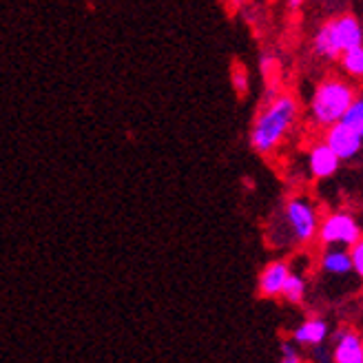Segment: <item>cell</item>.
I'll use <instances>...</instances> for the list:
<instances>
[{"label":"cell","mask_w":363,"mask_h":363,"mask_svg":"<svg viewBox=\"0 0 363 363\" xmlns=\"http://www.w3.org/2000/svg\"><path fill=\"white\" fill-rule=\"evenodd\" d=\"M230 80H233V86H235V91H238L240 96H244L246 91H248V74H246V69H244V67L235 65Z\"/></svg>","instance_id":"ac0fdd59"},{"label":"cell","mask_w":363,"mask_h":363,"mask_svg":"<svg viewBox=\"0 0 363 363\" xmlns=\"http://www.w3.org/2000/svg\"><path fill=\"white\" fill-rule=\"evenodd\" d=\"M306 279L299 272H288V277L281 288V297H286L290 303H301L306 297Z\"/></svg>","instance_id":"4fadbf2b"},{"label":"cell","mask_w":363,"mask_h":363,"mask_svg":"<svg viewBox=\"0 0 363 363\" xmlns=\"http://www.w3.org/2000/svg\"><path fill=\"white\" fill-rule=\"evenodd\" d=\"M321 270L325 275H335V277H346L352 272V259H350V250L343 246H325L321 252Z\"/></svg>","instance_id":"8fae6325"},{"label":"cell","mask_w":363,"mask_h":363,"mask_svg":"<svg viewBox=\"0 0 363 363\" xmlns=\"http://www.w3.org/2000/svg\"><path fill=\"white\" fill-rule=\"evenodd\" d=\"M335 348L333 361L335 363H363V339L352 330H339L335 333Z\"/></svg>","instance_id":"52a82bcc"},{"label":"cell","mask_w":363,"mask_h":363,"mask_svg":"<svg viewBox=\"0 0 363 363\" xmlns=\"http://www.w3.org/2000/svg\"><path fill=\"white\" fill-rule=\"evenodd\" d=\"M339 164H341L339 155L323 140L313 144L311 153H308V169H311L313 177H317V179L333 177L339 171Z\"/></svg>","instance_id":"8992f818"},{"label":"cell","mask_w":363,"mask_h":363,"mask_svg":"<svg viewBox=\"0 0 363 363\" xmlns=\"http://www.w3.org/2000/svg\"><path fill=\"white\" fill-rule=\"evenodd\" d=\"M323 142L339 155L341 162L346 160H354L361 149H363V138L359 133H354L352 129H348L346 124L335 122L330 126H325L323 131Z\"/></svg>","instance_id":"5b68a950"},{"label":"cell","mask_w":363,"mask_h":363,"mask_svg":"<svg viewBox=\"0 0 363 363\" xmlns=\"http://www.w3.org/2000/svg\"><path fill=\"white\" fill-rule=\"evenodd\" d=\"M341 67L350 78H363V45L346 49L341 53Z\"/></svg>","instance_id":"5bb4252c"},{"label":"cell","mask_w":363,"mask_h":363,"mask_svg":"<svg viewBox=\"0 0 363 363\" xmlns=\"http://www.w3.org/2000/svg\"><path fill=\"white\" fill-rule=\"evenodd\" d=\"M288 264L286 262H270L259 275V295L262 297H279L281 295V288H284V281L288 277Z\"/></svg>","instance_id":"30bf717a"},{"label":"cell","mask_w":363,"mask_h":363,"mask_svg":"<svg viewBox=\"0 0 363 363\" xmlns=\"http://www.w3.org/2000/svg\"><path fill=\"white\" fill-rule=\"evenodd\" d=\"M317 238L323 246H343L350 248L363 238V228L357 217L348 211H337L319 220Z\"/></svg>","instance_id":"277c9868"},{"label":"cell","mask_w":363,"mask_h":363,"mask_svg":"<svg viewBox=\"0 0 363 363\" xmlns=\"http://www.w3.org/2000/svg\"><path fill=\"white\" fill-rule=\"evenodd\" d=\"M357 98V91L350 82L341 78H328L323 80L313 94L311 100V116L313 122L319 126H330L341 120V116L346 113V108L350 102Z\"/></svg>","instance_id":"7a4b0ae2"},{"label":"cell","mask_w":363,"mask_h":363,"mask_svg":"<svg viewBox=\"0 0 363 363\" xmlns=\"http://www.w3.org/2000/svg\"><path fill=\"white\" fill-rule=\"evenodd\" d=\"M281 220L286 226V235L293 244H311L317 238L319 230V213L315 204L306 197H293L286 202L281 213Z\"/></svg>","instance_id":"3957f363"},{"label":"cell","mask_w":363,"mask_h":363,"mask_svg":"<svg viewBox=\"0 0 363 363\" xmlns=\"http://www.w3.org/2000/svg\"><path fill=\"white\" fill-rule=\"evenodd\" d=\"M330 25H333V33H335L341 53L346 49L363 45V27L354 16H341L337 21H330Z\"/></svg>","instance_id":"9c48e42d"},{"label":"cell","mask_w":363,"mask_h":363,"mask_svg":"<svg viewBox=\"0 0 363 363\" xmlns=\"http://www.w3.org/2000/svg\"><path fill=\"white\" fill-rule=\"evenodd\" d=\"M279 359L284 363H301V354H299V346L293 341V339H288V341H281V346H279Z\"/></svg>","instance_id":"2e32d148"},{"label":"cell","mask_w":363,"mask_h":363,"mask_svg":"<svg viewBox=\"0 0 363 363\" xmlns=\"http://www.w3.org/2000/svg\"><path fill=\"white\" fill-rule=\"evenodd\" d=\"M350 259H352V272L359 279H363V238L350 246Z\"/></svg>","instance_id":"e0dca14e"},{"label":"cell","mask_w":363,"mask_h":363,"mask_svg":"<svg viewBox=\"0 0 363 363\" xmlns=\"http://www.w3.org/2000/svg\"><path fill=\"white\" fill-rule=\"evenodd\" d=\"M306 3V0H288V5L293 7V9H297V7H301Z\"/></svg>","instance_id":"ffe728a7"},{"label":"cell","mask_w":363,"mask_h":363,"mask_svg":"<svg viewBox=\"0 0 363 363\" xmlns=\"http://www.w3.org/2000/svg\"><path fill=\"white\" fill-rule=\"evenodd\" d=\"M339 122L346 124L348 129H352L354 133H359L363 138V98H354Z\"/></svg>","instance_id":"9a60e30c"},{"label":"cell","mask_w":363,"mask_h":363,"mask_svg":"<svg viewBox=\"0 0 363 363\" xmlns=\"http://www.w3.org/2000/svg\"><path fill=\"white\" fill-rule=\"evenodd\" d=\"M328 335H330L328 323L321 317H311L293 330V341L299 348H315L319 343H325Z\"/></svg>","instance_id":"ba28073f"},{"label":"cell","mask_w":363,"mask_h":363,"mask_svg":"<svg viewBox=\"0 0 363 363\" xmlns=\"http://www.w3.org/2000/svg\"><path fill=\"white\" fill-rule=\"evenodd\" d=\"M299 116L297 100L288 94H270L255 116L250 129V147L259 155L275 153L290 135Z\"/></svg>","instance_id":"6da1fadb"},{"label":"cell","mask_w":363,"mask_h":363,"mask_svg":"<svg viewBox=\"0 0 363 363\" xmlns=\"http://www.w3.org/2000/svg\"><path fill=\"white\" fill-rule=\"evenodd\" d=\"M313 354H315L317 361H330V359H333V352H330V350H325V348H323V343H319V346L313 348Z\"/></svg>","instance_id":"d6986e66"},{"label":"cell","mask_w":363,"mask_h":363,"mask_svg":"<svg viewBox=\"0 0 363 363\" xmlns=\"http://www.w3.org/2000/svg\"><path fill=\"white\" fill-rule=\"evenodd\" d=\"M315 53L321 58H328V60H335L341 56V49L337 45V38H335V33H333V25L330 23H325L319 27V31L315 33Z\"/></svg>","instance_id":"7c38bea8"}]
</instances>
